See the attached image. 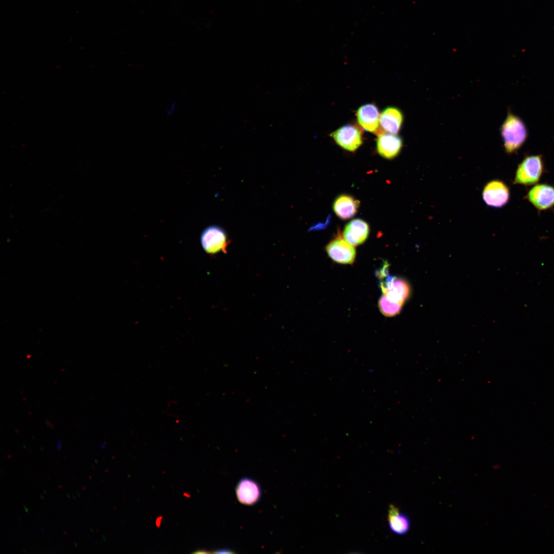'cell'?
Wrapping results in <instances>:
<instances>
[{"label":"cell","mask_w":554,"mask_h":554,"mask_svg":"<svg viewBox=\"0 0 554 554\" xmlns=\"http://www.w3.org/2000/svg\"><path fill=\"white\" fill-rule=\"evenodd\" d=\"M403 305L395 302L384 294H382L378 302V306L381 313L386 316H393L399 314Z\"/></svg>","instance_id":"obj_16"},{"label":"cell","mask_w":554,"mask_h":554,"mask_svg":"<svg viewBox=\"0 0 554 554\" xmlns=\"http://www.w3.org/2000/svg\"><path fill=\"white\" fill-rule=\"evenodd\" d=\"M403 114L398 108L388 107L380 114L379 123L382 132L397 134L403 122Z\"/></svg>","instance_id":"obj_13"},{"label":"cell","mask_w":554,"mask_h":554,"mask_svg":"<svg viewBox=\"0 0 554 554\" xmlns=\"http://www.w3.org/2000/svg\"><path fill=\"white\" fill-rule=\"evenodd\" d=\"M383 294L390 299L403 305L410 294V287L404 279L387 274L380 278Z\"/></svg>","instance_id":"obj_4"},{"label":"cell","mask_w":554,"mask_h":554,"mask_svg":"<svg viewBox=\"0 0 554 554\" xmlns=\"http://www.w3.org/2000/svg\"><path fill=\"white\" fill-rule=\"evenodd\" d=\"M387 523L391 531L399 536L406 535L410 529V521L408 517L400 512L399 509L393 504L389 506Z\"/></svg>","instance_id":"obj_14"},{"label":"cell","mask_w":554,"mask_h":554,"mask_svg":"<svg viewBox=\"0 0 554 554\" xmlns=\"http://www.w3.org/2000/svg\"><path fill=\"white\" fill-rule=\"evenodd\" d=\"M200 240L203 249L210 255L220 252L226 253L230 243L226 231L215 225L206 227L202 231Z\"/></svg>","instance_id":"obj_3"},{"label":"cell","mask_w":554,"mask_h":554,"mask_svg":"<svg viewBox=\"0 0 554 554\" xmlns=\"http://www.w3.org/2000/svg\"><path fill=\"white\" fill-rule=\"evenodd\" d=\"M235 492L238 501L247 505L256 503L261 496V490L258 483L248 478H244L239 481Z\"/></svg>","instance_id":"obj_11"},{"label":"cell","mask_w":554,"mask_h":554,"mask_svg":"<svg viewBox=\"0 0 554 554\" xmlns=\"http://www.w3.org/2000/svg\"><path fill=\"white\" fill-rule=\"evenodd\" d=\"M356 115L359 124L366 131L377 135L382 132L379 123L380 114L374 104L361 106L358 108Z\"/></svg>","instance_id":"obj_9"},{"label":"cell","mask_w":554,"mask_h":554,"mask_svg":"<svg viewBox=\"0 0 554 554\" xmlns=\"http://www.w3.org/2000/svg\"><path fill=\"white\" fill-rule=\"evenodd\" d=\"M176 108V104L175 102H172L171 104L166 109V113L168 115H172L174 112Z\"/></svg>","instance_id":"obj_17"},{"label":"cell","mask_w":554,"mask_h":554,"mask_svg":"<svg viewBox=\"0 0 554 554\" xmlns=\"http://www.w3.org/2000/svg\"><path fill=\"white\" fill-rule=\"evenodd\" d=\"M544 170L541 155L525 157L518 166L514 179V184L529 186L536 184Z\"/></svg>","instance_id":"obj_2"},{"label":"cell","mask_w":554,"mask_h":554,"mask_svg":"<svg viewBox=\"0 0 554 554\" xmlns=\"http://www.w3.org/2000/svg\"><path fill=\"white\" fill-rule=\"evenodd\" d=\"M213 552L216 553H233V551H232L228 549H221L216 550V551H214Z\"/></svg>","instance_id":"obj_18"},{"label":"cell","mask_w":554,"mask_h":554,"mask_svg":"<svg viewBox=\"0 0 554 554\" xmlns=\"http://www.w3.org/2000/svg\"><path fill=\"white\" fill-rule=\"evenodd\" d=\"M209 551H206V550H205L204 549H199V550H196L195 551L193 552V553H209Z\"/></svg>","instance_id":"obj_19"},{"label":"cell","mask_w":554,"mask_h":554,"mask_svg":"<svg viewBox=\"0 0 554 554\" xmlns=\"http://www.w3.org/2000/svg\"><path fill=\"white\" fill-rule=\"evenodd\" d=\"M526 197L538 210L549 209L554 206V187L546 184H537L528 191Z\"/></svg>","instance_id":"obj_8"},{"label":"cell","mask_w":554,"mask_h":554,"mask_svg":"<svg viewBox=\"0 0 554 554\" xmlns=\"http://www.w3.org/2000/svg\"><path fill=\"white\" fill-rule=\"evenodd\" d=\"M369 233L368 224L364 221L357 219L348 223L343 231V238L353 246L363 243Z\"/></svg>","instance_id":"obj_12"},{"label":"cell","mask_w":554,"mask_h":554,"mask_svg":"<svg viewBox=\"0 0 554 554\" xmlns=\"http://www.w3.org/2000/svg\"><path fill=\"white\" fill-rule=\"evenodd\" d=\"M510 192L507 186L502 181L493 180L488 182L482 192L484 201L489 206L500 208L509 200Z\"/></svg>","instance_id":"obj_7"},{"label":"cell","mask_w":554,"mask_h":554,"mask_svg":"<svg viewBox=\"0 0 554 554\" xmlns=\"http://www.w3.org/2000/svg\"><path fill=\"white\" fill-rule=\"evenodd\" d=\"M326 251L330 258L341 264H352L355 259L354 248L341 235L331 240L326 246Z\"/></svg>","instance_id":"obj_6"},{"label":"cell","mask_w":554,"mask_h":554,"mask_svg":"<svg viewBox=\"0 0 554 554\" xmlns=\"http://www.w3.org/2000/svg\"><path fill=\"white\" fill-rule=\"evenodd\" d=\"M505 152L511 154L518 151L525 142L528 131L523 121L509 110L500 129Z\"/></svg>","instance_id":"obj_1"},{"label":"cell","mask_w":554,"mask_h":554,"mask_svg":"<svg viewBox=\"0 0 554 554\" xmlns=\"http://www.w3.org/2000/svg\"><path fill=\"white\" fill-rule=\"evenodd\" d=\"M403 146L401 137L394 134L382 132L378 134L377 149L382 157L392 159L400 152Z\"/></svg>","instance_id":"obj_10"},{"label":"cell","mask_w":554,"mask_h":554,"mask_svg":"<svg viewBox=\"0 0 554 554\" xmlns=\"http://www.w3.org/2000/svg\"><path fill=\"white\" fill-rule=\"evenodd\" d=\"M360 205L359 201L347 194L340 195L333 204V209L337 215L343 220L355 215Z\"/></svg>","instance_id":"obj_15"},{"label":"cell","mask_w":554,"mask_h":554,"mask_svg":"<svg viewBox=\"0 0 554 554\" xmlns=\"http://www.w3.org/2000/svg\"><path fill=\"white\" fill-rule=\"evenodd\" d=\"M330 136L341 147L351 152L355 151L363 142L362 131L354 124L344 125L332 132Z\"/></svg>","instance_id":"obj_5"}]
</instances>
